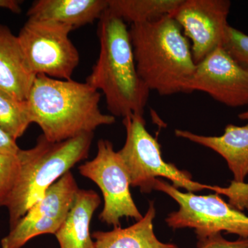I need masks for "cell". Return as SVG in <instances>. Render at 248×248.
I'll use <instances>...</instances> for the list:
<instances>
[{"instance_id":"cell-11","label":"cell","mask_w":248,"mask_h":248,"mask_svg":"<svg viewBox=\"0 0 248 248\" xmlns=\"http://www.w3.org/2000/svg\"><path fill=\"white\" fill-rule=\"evenodd\" d=\"M195 91L207 93L228 107L247 106L248 71L220 47L196 65L185 93Z\"/></svg>"},{"instance_id":"cell-20","label":"cell","mask_w":248,"mask_h":248,"mask_svg":"<svg viewBox=\"0 0 248 248\" xmlns=\"http://www.w3.org/2000/svg\"><path fill=\"white\" fill-rule=\"evenodd\" d=\"M19 172L17 155L0 153V206H3L14 189Z\"/></svg>"},{"instance_id":"cell-19","label":"cell","mask_w":248,"mask_h":248,"mask_svg":"<svg viewBox=\"0 0 248 248\" xmlns=\"http://www.w3.org/2000/svg\"><path fill=\"white\" fill-rule=\"evenodd\" d=\"M223 49L237 62L240 66L248 71V35L239 29L228 26L226 29Z\"/></svg>"},{"instance_id":"cell-13","label":"cell","mask_w":248,"mask_h":248,"mask_svg":"<svg viewBox=\"0 0 248 248\" xmlns=\"http://www.w3.org/2000/svg\"><path fill=\"white\" fill-rule=\"evenodd\" d=\"M175 135L216 152L226 160L233 181L245 182L248 175V124L244 126L228 124L221 136H205L179 129L175 130Z\"/></svg>"},{"instance_id":"cell-16","label":"cell","mask_w":248,"mask_h":248,"mask_svg":"<svg viewBox=\"0 0 248 248\" xmlns=\"http://www.w3.org/2000/svg\"><path fill=\"white\" fill-rule=\"evenodd\" d=\"M155 216V203L151 202L144 216L133 226L93 232L94 248H178L176 245L165 244L157 239L153 227Z\"/></svg>"},{"instance_id":"cell-5","label":"cell","mask_w":248,"mask_h":248,"mask_svg":"<svg viewBox=\"0 0 248 248\" xmlns=\"http://www.w3.org/2000/svg\"><path fill=\"white\" fill-rule=\"evenodd\" d=\"M123 124L126 138L123 148L117 153L128 172L131 186L139 187L143 193H149L154 190L155 181L163 177L171 181L177 188H184L189 192L204 189L217 192L218 186L195 182L190 173L164 161L161 145L148 133L143 116L124 117Z\"/></svg>"},{"instance_id":"cell-12","label":"cell","mask_w":248,"mask_h":248,"mask_svg":"<svg viewBox=\"0 0 248 248\" xmlns=\"http://www.w3.org/2000/svg\"><path fill=\"white\" fill-rule=\"evenodd\" d=\"M36 76L17 36L0 24V90L19 100H27Z\"/></svg>"},{"instance_id":"cell-17","label":"cell","mask_w":248,"mask_h":248,"mask_svg":"<svg viewBox=\"0 0 248 248\" xmlns=\"http://www.w3.org/2000/svg\"><path fill=\"white\" fill-rule=\"evenodd\" d=\"M183 0H108V11L124 22L134 24L154 22L171 16Z\"/></svg>"},{"instance_id":"cell-2","label":"cell","mask_w":248,"mask_h":248,"mask_svg":"<svg viewBox=\"0 0 248 248\" xmlns=\"http://www.w3.org/2000/svg\"><path fill=\"white\" fill-rule=\"evenodd\" d=\"M100 51L86 82L102 91L110 115H144L151 91L139 76L125 22L106 10L99 19Z\"/></svg>"},{"instance_id":"cell-21","label":"cell","mask_w":248,"mask_h":248,"mask_svg":"<svg viewBox=\"0 0 248 248\" xmlns=\"http://www.w3.org/2000/svg\"><path fill=\"white\" fill-rule=\"evenodd\" d=\"M219 195L228 197L229 203L240 211L248 210V184L232 180L228 187H221Z\"/></svg>"},{"instance_id":"cell-6","label":"cell","mask_w":248,"mask_h":248,"mask_svg":"<svg viewBox=\"0 0 248 248\" xmlns=\"http://www.w3.org/2000/svg\"><path fill=\"white\" fill-rule=\"evenodd\" d=\"M154 190L169 195L179 205V210L170 213L166 218L172 229L192 228L197 239L221 232L248 239V217L226 203L218 194L197 195L181 192L159 179L155 181Z\"/></svg>"},{"instance_id":"cell-10","label":"cell","mask_w":248,"mask_h":248,"mask_svg":"<svg viewBox=\"0 0 248 248\" xmlns=\"http://www.w3.org/2000/svg\"><path fill=\"white\" fill-rule=\"evenodd\" d=\"M231 7L229 0H183L173 13L190 41L196 65L223 46Z\"/></svg>"},{"instance_id":"cell-4","label":"cell","mask_w":248,"mask_h":248,"mask_svg":"<svg viewBox=\"0 0 248 248\" xmlns=\"http://www.w3.org/2000/svg\"><path fill=\"white\" fill-rule=\"evenodd\" d=\"M93 138V133H84L65 141L52 142L42 135L33 148L19 151V174L3 205L9 210L11 228L50 186L75 165L88 157Z\"/></svg>"},{"instance_id":"cell-7","label":"cell","mask_w":248,"mask_h":248,"mask_svg":"<svg viewBox=\"0 0 248 248\" xmlns=\"http://www.w3.org/2000/svg\"><path fill=\"white\" fill-rule=\"evenodd\" d=\"M73 30V28L60 23L28 19L17 37L36 76L72 79L79 63V52L69 38Z\"/></svg>"},{"instance_id":"cell-15","label":"cell","mask_w":248,"mask_h":248,"mask_svg":"<svg viewBox=\"0 0 248 248\" xmlns=\"http://www.w3.org/2000/svg\"><path fill=\"white\" fill-rule=\"evenodd\" d=\"M100 203L94 190H78L66 219L55 234L60 248H94L90 224Z\"/></svg>"},{"instance_id":"cell-3","label":"cell","mask_w":248,"mask_h":248,"mask_svg":"<svg viewBox=\"0 0 248 248\" xmlns=\"http://www.w3.org/2000/svg\"><path fill=\"white\" fill-rule=\"evenodd\" d=\"M137 69L150 91L159 95L185 93L195 71L190 41L171 16L132 24L129 29Z\"/></svg>"},{"instance_id":"cell-23","label":"cell","mask_w":248,"mask_h":248,"mask_svg":"<svg viewBox=\"0 0 248 248\" xmlns=\"http://www.w3.org/2000/svg\"><path fill=\"white\" fill-rule=\"evenodd\" d=\"M20 148L16 140L11 138L0 128V153L9 155H17Z\"/></svg>"},{"instance_id":"cell-8","label":"cell","mask_w":248,"mask_h":248,"mask_svg":"<svg viewBox=\"0 0 248 248\" xmlns=\"http://www.w3.org/2000/svg\"><path fill=\"white\" fill-rule=\"evenodd\" d=\"M79 170L102 191L104 205L99 216L101 221L115 228L120 226L124 217L137 221L143 218L130 193L128 172L110 141L99 140L95 157L81 165Z\"/></svg>"},{"instance_id":"cell-22","label":"cell","mask_w":248,"mask_h":248,"mask_svg":"<svg viewBox=\"0 0 248 248\" xmlns=\"http://www.w3.org/2000/svg\"><path fill=\"white\" fill-rule=\"evenodd\" d=\"M197 239L198 248H248V239L239 238L236 241H228L221 233H215Z\"/></svg>"},{"instance_id":"cell-9","label":"cell","mask_w":248,"mask_h":248,"mask_svg":"<svg viewBox=\"0 0 248 248\" xmlns=\"http://www.w3.org/2000/svg\"><path fill=\"white\" fill-rule=\"evenodd\" d=\"M79 189L68 171L11 228L1 240V248H20L39 235L55 234L66 219Z\"/></svg>"},{"instance_id":"cell-25","label":"cell","mask_w":248,"mask_h":248,"mask_svg":"<svg viewBox=\"0 0 248 248\" xmlns=\"http://www.w3.org/2000/svg\"><path fill=\"white\" fill-rule=\"evenodd\" d=\"M239 118L241 120H248V109L247 110L244 111V112H241L239 115H238Z\"/></svg>"},{"instance_id":"cell-18","label":"cell","mask_w":248,"mask_h":248,"mask_svg":"<svg viewBox=\"0 0 248 248\" xmlns=\"http://www.w3.org/2000/svg\"><path fill=\"white\" fill-rule=\"evenodd\" d=\"M31 124L27 100H19L0 90V128L16 141Z\"/></svg>"},{"instance_id":"cell-14","label":"cell","mask_w":248,"mask_h":248,"mask_svg":"<svg viewBox=\"0 0 248 248\" xmlns=\"http://www.w3.org/2000/svg\"><path fill=\"white\" fill-rule=\"evenodd\" d=\"M108 6V0H37L31 4L27 16L60 23L74 30L100 19Z\"/></svg>"},{"instance_id":"cell-24","label":"cell","mask_w":248,"mask_h":248,"mask_svg":"<svg viewBox=\"0 0 248 248\" xmlns=\"http://www.w3.org/2000/svg\"><path fill=\"white\" fill-rule=\"evenodd\" d=\"M21 1L17 0H0V9L9 10L15 14L21 12Z\"/></svg>"},{"instance_id":"cell-1","label":"cell","mask_w":248,"mask_h":248,"mask_svg":"<svg viewBox=\"0 0 248 248\" xmlns=\"http://www.w3.org/2000/svg\"><path fill=\"white\" fill-rule=\"evenodd\" d=\"M100 93L86 82L37 75L27 102L32 123L47 140L60 142L115 123L114 116L100 110Z\"/></svg>"}]
</instances>
